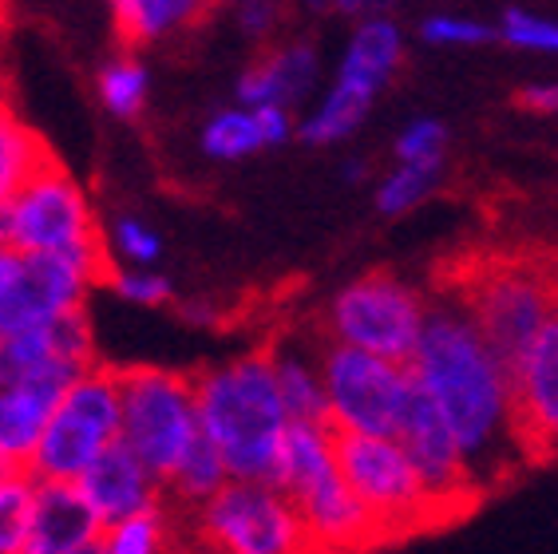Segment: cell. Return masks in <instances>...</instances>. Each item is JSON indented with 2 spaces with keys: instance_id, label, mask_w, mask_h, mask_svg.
I'll return each mask as SVG.
<instances>
[{
  "instance_id": "4",
  "label": "cell",
  "mask_w": 558,
  "mask_h": 554,
  "mask_svg": "<svg viewBox=\"0 0 558 554\" xmlns=\"http://www.w3.org/2000/svg\"><path fill=\"white\" fill-rule=\"evenodd\" d=\"M333 439L325 424H290L269 483L290 495L317 554H368L385 543L365 507L344 487Z\"/></svg>"
},
{
  "instance_id": "40",
  "label": "cell",
  "mask_w": 558,
  "mask_h": 554,
  "mask_svg": "<svg viewBox=\"0 0 558 554\" xmlns=\"http://www.w3.org/2000/svg\"><path fill=\"white\" fill-rule=\"evenodd\" d=\"M12 274H16V254H12L9 245H0V298H4Z\"/></svg>"
},
{
  "instance_id": "7",
  "label": "cell",
  "mask_w": 558,
  "mask_h": 554,
  "mask_svg": "<svg viewBox=\"0 0 558 554\" xmlns=\"http://www.w3.org/2000/svg\"><path fill=\"white\" fill-rule=\"evenodd\" d=\"M424 298L404 277L373 269L353 277L329 298L322 313V341L344 345V349L368 352L380 361L409 364L416 352L420 329H424Z\"/></svg>"
},
{
  "instance_id": "34",
  "label": "cell",
  "mask_w": 558,
  "mask_h": 554,
  "mask_svg": "<svg viewBox=\"0 0 558 554\" xmlns=\"http://www.w3.org/2000/svg\"><path fill=\"white\" fill-rule=\"evenodd\" d=\"M444 143L448 131L436 119H416L404 128V135L397 138V159L400 162H444Z\"/></svg>"
},
{
  "instance_id": "19",
  "label": "cell",
  "mask_w": 558,
  "mask_h": 554,
  "mask_svg": "<svg viewBox=\"0 0 558 554\" xmlns=\"http://www.w3.org/2000/svg\"><path fill=\"white\" fill-rule=\"evenodd\" d=\"M274 384H278L281 408L290 424H325V384H322V333L301 337L286 333L266 345ZM329 427V424H325Z\"/></svg>"
},
{
  "instance_id": "39",
  "label": "cell",
  "mask_w": 558,
  "mask_h": 554,
  "mask_svg": "<svg viewBox=\"0 0 558 554\" xmlns=\"http://www.w3.org/2000/svg\"><path fill=\"white\" fill-rule=\"evenodd\" d=\"M183 310V317L191 321V325H215L218 321V310L210 305V301H186V305H179Z\"/></svg>"
},
{
  "instance_id": "10",
  "label": "cell",
  "mask_w": 558,
  "mask_h": 554,
  "mask_svg": "<svg viewBox=\"0 0 558 554\" xmlns=\"http://www.w3.org/2000/svg\"><path fill=\"white\" fill-rule=\"evenodd\" d=\"M322 384L329 432L380 439L397 436L400 416L412 396L409 364H392L368 352L322 341Z\"/></svg>"
},
{
  "instance_id": "25",
  "label": "cell",
  "mask_w": 558,
  "mask_h": 554,
  "mask_svg": "<svg viewBox=\"0 0 558 554\" xmlns=\"http://www.w3.org/2000/svg\"><path fill=\"white\" fill-rule=\"evenodd\" d=\"M99 554H183L174 507L162 503V507H155L147 515H135V519H123L116 527H104Z\"/></svg>"
},
{
  "instance_id": "20",
  "label": "cell",
  "mask_w": 558,
  "mask_h": 554,
  "mask_svg": "<svg viewBox=\"0 0 558 554\" xmlns=\"http://www.w3.org/2000/svg\"><path fill=\"white\" fill-rule=\"evenodd\" d=\"M400 56H404V40H400L397 24L388 21V16H365V21L356 24L349 48H344L333 87L344 92V96L361 99L365 107H373V99L397 75Z\"/></svg>"
},
{
  "instance_id": "24",
  "label": "cell",
  "mask_w": 558,
  "mask_h": 554,
  "mask_svg": "<svg viewBox=\"0 0 558 554\" xmlns=\"http://www.w3.org/2000/svg\"><path fill=\"white\" fill-rule=\"evenodd\" d=\"M56 162L44 147V138L0 99V210L36 179V174Z\"/></svg>"
},
{
  "instance_id": "43",
  "label": "cell",
  "mask_w": 558,
  "mask_h": 554,
  "mask_svg": "<svg viewBox=\"0 0 558 554\" xmlns=\"http://www.w3.org/2000/svg\"><path fill=\"white\" fill-rule=\"evenodd\" d=\"M0 33H4V0H0Z\"/></svg>"
},
{
  "instance_id": "8",
  "label": "cell",
  "mask_w": 558,
  "mask_h": 554,
  "mask_svg": "<svg viewBox=\"0 0 558 554\" xmlns=\"http://www.w3.org/2000/svg\"><path fill=\"white\" fill-rule=\"evenodd\" d=\"M186 531L203 554H317L298 507L274 483L230 480L186 511Z\"/></svg>"
},
{
  "instance_id": "31",
  "label": "cell",
  "mask_w": 558,
  "mask_h": 554,
  "mask_svg": "<svg viewBox=\"0 0 558 554\" xmlns=\"http://www.w3.org/2000/svg\"><path fill=\"white\" fill-rule=\"evenodd\" d=\"M365 111H368V107L361 104V99L344 96V92L329 87V96L317 104V111L301 123V138H305V143H313V147L341 143V138H349L356 128H361V123H365Z\"/></svg>"
},
{
  "instance_id": "17",
  "label": "cell",
  "mask_w": 558,
  "mask_h": 554,
  "mask_svg": "<svg viewBox=\"0 0 558 554\" xmlns=\"http://www.w3.org/2000/svg\"><path fill=\"white\" fill-rule=\"evenodd\" d=\"M99 534L104 527L75 483H36L24 554H84L99 546Z\"/></svg>"
},
{
  "instance_id": "1",
  "label": "cell",
  "mask_w": 558,
  "mask_h": 554,
  "mask_svg": "<svg viewBox=\"0 0 558 554\" xmlns=\"http://www.w3.org/2000/svg\"><path fill=\"white\" fill-rule=\"evenodd\" d=\"M409 373L456 436L480 495L507 487L531 468L515 424L511 373L495 361V352L451 298L424 313Z\"/></svg>"
},
{
  "instance_id": "36",
  "label": "cell",
  "mask_w": 558,
  "mask_h": 554,
  "mask_svg": "<svg viewBox=\"0 0 558 554\" xmlns=\"http://www.w3.org/2000/svg\"><path fill=\"white\" fill-rule=\"evenodd\" d=\"M238 24L246 28V36H266L278 24V0H242Z\"/></svg>"
},
{
  "instance_id": "16",
  "label": "cell",
  "mask_w": 558,
  "mask_h": 554,
  "mask_svg": "<svg viewBox=\"0 0 558 554\" xmlns=\"http://www.w3.org/2000/svg\"><path fill=\"white\" fill-rule=\"evenodd\" d=\"M75 491H80V499L92 507L99 527H116V522L147 515L167 503L162 499V487L150 480V471L143 468L123 444L104 451V456L75 480Z\"/></svg>"
},
{
  "instance_id": "44",
  "label": "cell",
  "mask_w": 558,
  "mask_h": 554,
  "mask_svg": "<svg viewBox=\"0 0 558 554\" xmlns=\"http://www.w3.org/2000/svg\"><path fill=\"white\" fill-rule=\"evenodd\" d=\"M84 554H99V546H92V551H84Z\"/></svg>"
},
{
  "instance_id": "23",
  "label": "cell",
  "mask_w": 558,
  "mask_h": 554,
  "mask_svg": "<svg viewBox=\"0 0 558 554\" xmlns=\"http://www.w3.org/2000/svg\"><path fill=\"white\" fill-rule=\"evenodd\" d=\"M119 21V33L131 44H159L183 33L210 12L215 0H108Z\"/></svg>"
},
{
  "instance_id": "32",
  "label": "cell",
  "mask_w": 558,
  "mask_h": 554,
  "mask_svg": "<svg viewBox=\"0 0 558 554\" xmlns=\"http://www.w3.org/2000/svg\"><path fill=\"white\" fill-rule=\"evenodd\" d=\"M104 281L111 286L116 298H123L128 305H140V310H162V305H171L174 301V281L167 274H159V269L111 266Z\"/></svg>"
},
{
  "instance_id": "26",
  "label": "cell",
  "mask_w": 558,
  "mask_h": 554,
  "mask_svg": "<svg viewBox=\"0 0 558 554\" xmlns=\"http://www.w3.org/2000/svg\"><path fill=\"white\" fill-rule=\"evenodd\" d=\"M226 483H230V475H226V463L218 459V451L210 448V439L203 436L191 448V456L179 463V471L167 480V487H162V499L171 503V507H179V511H194V507H203L210 495H218Z\"/></svg>"
},
{
  "instance_id": "45",
  "label": "cell",
  "mask_w": 558,
  "mask_h": 554,
  "mask_svg": "<svg viewBox=\"0 0 558 554\" xmlns=\"http://www.w3.org/2000/svg\"><path fill=\"white\" fill-rule=\"evenodd\" d=\"M238 4H242V0H238Z\"/></svg>"
},
{
  "instance_id": "30",
  "label": "cell",
  "mask_w": 558,
  "mask_h": 554,
  "mask_svg": "<svg viewBox=\"0 0 558 554\" xmlns=\"http://www.w3.org/2000/svg\"><path fill=\"white\" fill-rule=\"evenodd\" d=\"M444 162H400L397 171L385 174L380 191H376V206L380 214H409L440 186Z\"/></svg>"
},
{
  "instance_id": "14",
  "label": "cell",
  "mask_w": 558,
  "mask_h": 554,
  "mask_svg": "<svg viewBox=\"0 0 558 554\" xmlns=\"http://www.w3.org/2000/svg\"><path fill=\"white\" fill-rule=\"evenodd\" d=\"M96 364V337L87 310L56 317L33 329L0 333V388L36 381V376H60L72 381Z\"/></svg>"
},
{
  "instance_id": "15",
  "label": "cell",
  "mask_w": 558,
  "mask_h": 554,
  "mask_svg": "<svg viewBox=\"0 0 558 554\" xmlns=\"http://www.w3.org/2000/svg\"><path fill=\"white\" fill-rule=\"evenodd\" d=\"M511 400L526 459L531 463L558 459V317L511 369Z\"/></svg>"
},
{
  "instance_id": "5",
  "label": "cell",
  "mask_w": 558,
  "mask_h": 554,
  "mask_svg": "<svg viewBox=\"0 0 558 554\" xmlns=\"http://www.w3.org/2000/svg\"><path fill=\"white\" fill-rule=\"evenodd\" d=\"M198 439L203 427L191 373L162 364L119 369V444L150 471V480L167 487Z\"/></svg>"
},
{
  "instance_id": "41",
  "label": "cell",
  "mask_w": 558,
  "mask_h": 554,
  "mask_svg": "<svg viewBox=\"0 0 558 554\" xmlns=\"http://www.w3.org/2000/svg\"><path fill=\"white\" fill-rule=\"evenodd\" d=\"M344 179H349V182L365 179V167H361V162H349V167H344Z\"/></svg>"
},
{
  "instance_id": "22",
  "label": "cell",
  "mask_w": 558,
  "mask_h": 554,
  "mask_svg": "<svg viewBox=\"0 0 558 554\" xmlns=\"http://www.w3.org/2000/svg\"><path fill=\"white\" fill-rule=\"evenodd\" d=\"M317 84V52L313 44H281L278 52L262 56L238 80V107H281L290 111Z\"/></svg>"
},
{
  "instance_id": "37",
  "label": "cell",
  "mask_w": 558,
  "mask_h": 554,
  "mask_svg": "<svg viewBox=\"0 0 558 554\" xmlns=\"http://www.w3.org/2000/svg\"><path fill=\"white\" fill-rule=\"evenodd\" d=\"M317 12H344V16H380L392 0H305Z\"/></svg>"
},
{
  "instance_id": "6",
  "label": "cell",
  "mask_w": 558,
  "mask_h": 554,
  "mask_svg": "<svg viewBox=\"0 0 558 554\" xmlns=\"http://www.w3.org/2000/svg\"><path fill=\"white\" fill-rule=\"evenodd\" d=\"M119 444V369L87 364L56 400L28 475L36 483H75Z\"/></svg>"
},
{
  "instance_id": "18",
  "label": "cell",
  "mask_w": 558,
  "mask_h": 554,
  "mask_svg": "<svg viewBox=\"0 0 558 554\" xmlns=\"http://www.w3.org/2000/svg\"><path fill=\"white\" fill-rule=\"evenodd\" d=\"M64 388L68 381L60 376H36V381L0 388V468L28 471L44 424Z\"/></svg>"
},
{
  "instance_id": "38",
  "label": "cell",
  "mask_w": 558,
  "mask_h": 554,
  "mask_svg": "<svg viewBox=\"0 0 558 554\" xmlns=\"http://www.w3.org/2000/svg\"><path fill=\"white\" fill-rule=\"evenodd\" d=\"M519 107L535 116H558V84H531L519 92Z\"/></svg>"
},
{
  "instance_id": "27",
  "label": "cell",
  "mask_w": 558,
  "mask_h": 554,
  "mask_svg": "<svg viewBox=\"0 0 558 554\" xmlns=\"http://www.w3.org/2000/svg\"><path fill=\"white\" fill-rule=\"evenodd\" d=\"M99 104L108 107L111 116L119 119H135L147 107V96H150V72L135 52H123L116 60L99 68Z\"/></svg>"
},
{
  "instance_id": "21",
  "label": "cell",
  "mask_w": 558,
  "mask_h": 554,
  "mask_svg": "<svg viewBox=\"0 0 558 554\" xmlns=\"http://www.w3.org/2000/svg\"><path fill=\"white\" fill-rule=\"evenodd\" d=\"M290 135V111H281V107H226V111L206 119L198 143H203L206 159L238 162L266 147H278Z\"/></svg>"
},
{
  "instance_id": "12",
  "label": "cell",
  "mask_w": 558,
  "mask_h": 554,
  "mask_svg": "<svg viewBox=\"0 0 558 554\" xmlns=\"http://www.w3.org/2000/svg\"><path fill=\"white\" fill-rule=\"evenodd\" d=\"M108 250L64 257H21L4 298H0V333L33 329L56 317L80 313L87 305V293L108 277Z\"/></svg>"
},
{
  "instance_id": "33",
  "label": "cell",
  "mask_w": 558,
  "mask_h": 554,
  "mask_svg": "<svg viewBox=\"0 0 558 554\" xmlns=\"http://www.w3.org/2000/svg\"><path fill=\"white\" fill-rule=\"evenodd\" d=\"M499 36H504V40H511L515 48H531V52H555L558 56V21L535 16V12L507 9L504 24H499Z\"/></svg>"
},
{
  "instance_id": "42",
  "label": "cell",
  "mask_w": 558,
  "mask_h": 554,
  "mask_svg": "<svg viewBox=\"0 0 558 554\" xmlns=\"http://www.w3.org/2000/svg\"><path fill=\"white\" fill-rule=\"evenodd\" d=\"M0 245H4V210H0Z\"/></svg>"
},
{
  "instance_id": "3",
  "label": "cell",
  "mask_w": 558,
  "mask_h": 554,
  "mask_svg": "<svg viewBox=\"0 0 558 554\" xmlns=\"http://www.w3.org/2000/svg\"><path fill=\"white\" fill-rule=\"evenodd\" d=\"M451 301L511 373L531 341L558 317V257L535 250L472 257L460 269Z\"/></svg>"
},
{
  "instance_id": "11",
  "label": "cell",
  "mask_w": 558,
  "mask_h": 554,
  "mask_svg": "<svg viewBox=\"0 0 558 554\" xmlns=\"http://www.w3.org/2000/svg\"><path fill=\"white\" fill-rule=\"evenodd\" d=\"M4 245L21 257L92 254V250H104V230L84 186L60 162H48L4 206Z\"/></svg>"
},
{
  "instance_id": "29",
  "label": "cell",
  "mask_w": 558,
  "mask_h": 554,
  "mask_svg": "<svg viewBox=\"0 0 558 554\" xmlns=\"http://www.w3.org/2000/svg\"><path fill=\"white\" fill-rule=\"evenodd\" d=\"M36 480L28 471L0 468V554H24Z\"/></svg>"
},
{
  "instance_id": "2",
  "label": "cell",
  "mask_w": 558,
  "mask_h": 554,
  "mask_svg": "<svg viewBox=\"0 0 558 554\" xmlns=\"http://www.w3.org/2000/svg\"><path fill=\"white\" fill-rule=\"evenodd\" d=\"M198 427L226 463V475L242 483H269L278 468L290 416L281 408L266 349H250L191 373Z\"/></svg>"
},
{
  "instance_id": "28",
  "label": "cell",
  "mask_w": 558,
  "mask_h": 554,
  "mask_svg": "<svg viewBox=\"0 0 558 554\" xmlns=\"http://www.w3.org/2000/svg\"><path fill=\"white\" fill-rule=\"evenodd\" d=\"M104 250H108L111 266L155 269V262L162 257V238L140 214H119V218H111L108 230H104Z\"/></svg>"
},
{
  "instance_id": "13",
  "label": "cell",
  "mask_w": 558,
  "mask_h": 554,
  "mask_svg": "<svg viewBox=\"0 0 558 554\" xmlns=\"http://www.w3.org/2000/svg\"><path fill=\"white\" fill-rule=\"evenodd\" d=\"M392 439L404 448L420 487H424L432 511H436L440 522L463 519L475 503L484 499L472 480V471H468V463H463L460 448H456V436H451L448 424L440 420L436 405L416 388V381H412L409 408L400 416V427Z\"/></svg>"
},
{
  "instance_id": "35",
  "label": "cell",
  "mask_w": 558,
  "mask_h": 554,
  "mask_svg": "<svg viewBox=\"0 0 558 554\" xmlns=\"http://www.w3.org/2000/svg\"><path fill=\"white\" fill-rule=\"evenodd\" d=\"M424 40L428 44H487L495 40V28L463 16H432L424 21Z\"/></svg>"
},
{
  "instance_id": "9",
  "label": "cell",
  "mask_w": 558,
  "mask_h": 554,
  "mask_svg": "<svg viewBox=\"0 0 558 554\" xmlns=\"http://www.w3.org/2000/svg\"><path fill=\"white\" fill-rule=\"evenodd\" d=\"M337 436V432H333ZM337 471L353 499L373 519L380 543H397L409 534L440 527L428 495L420 487L416 471L397 439L380 436H337Z\"/></svg>"
}]
</instances>
